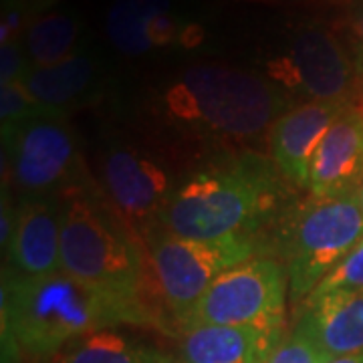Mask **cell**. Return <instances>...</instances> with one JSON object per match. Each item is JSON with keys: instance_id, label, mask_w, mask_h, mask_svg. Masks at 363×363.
Segmentation results:
<instances>
[{"instance_id": "1", "label": "cell", "mask_w": 363, "mask_h": 363, "mask_svg": "<svg viewBox=\"0 0 363 363\" xmlns=\"http://www.w3.org/2000/svg\"><path fill=\"white\" fill-rule=\"evenodd\" d=\"M150 313L104 295L59 271L18 277L4 271L2 335L28 357L49 359L71 341L121 323H150Z\"/></svg>"}, {"instance_id": "2", "label": "cell", "mask_w": 363, "mask_h": 363, "mask_svg": "<svg viewBox=\"0 0 363 363\" xmlns=\"http://www.w3.org/2000/svg\"><path fill=\"white\" fill-rule=\"evenodd\" d=\"M277 194L271 168L255 157L194 174L160 212L164 230L188 240L252 238Z\"/></svg>"}, {"instance_id": "3", "label": "cell", "mask_w": 363, "mask_h": 363, "mask_svg": "<svg viewBox=\"0 0 363 363\" xmlns=\"http://www.w3.org/2000/svg\"><path fill=\"white\" fill-rule=\"evenodd\" d=\"M164 105L172 121L234 142L257 138L285 113V99L271 81L218 63L182 71L164 93Z\"/></svg>"}, {"instance_id": "4", "label": "cell", "mask_w": 363, "mask_h": 363, "mask_svg": "<svg viewBox=\"0 0 363 363\" xmlns=\"http://www.w3.org/2000/svg\"><path fill=\"white\" fill-rule=\"evenodd\" d=\"M61 271L104 295L147 313L138 250L87 196L71 194L63 204Z\"/></svg>"}, {"instance_id": "5", "label": "cell", "mask_w": 363, "mask_h": 363, "mask_svg": "<svg viewBox=\"0 0 363 363\" xmlns=\"http://www.w3.org/2000/svg\"><path fill=\"white\" fill-rule=\"evenodd\" d=\"M363 238L357 192L315 198L298 208L285 228L283 255L293 303L307 301L339 260Z\"/></svg>"}, {"instance_id": "6", "label": "cell", "mask_w": 363, "mask_h": 363, "mask_svg": "<svg viewBox=\"0 0 363 363\" xmlns=\"http://www.w3.org/2000/svg\"><path fill=\"white\" fill-rule=\"evenodd\" d=\"M286 285V269L277 260L240 262L210 285L184 329L194 325H224L283 337Z\"/></svg>"}, {"instance_id": "7", "label": "cell", "mask_w": 363, "mask_h": 363, "mask_svg": "<svg viewBox=\"0 0 363 363\" xmlns=\"http://www.w3.org/2000/svg\"><path fill=\"white\" fill-rule=\"evenodd\" d=\"M147 247L157 289L182 327L190 321L198 303L222 272L252 259L257 248L247 236L200 242L168 230L150 236Z\"/></svg>"}, {"instance_id": "8", "label": "cell", "mask_w": 363, "mask_h": 363, "mask_svg": "<svg viewBox=\"0 0 363 363\" xmlns=\"http://www.w3.org/2000/svg\"><path fill=\"white\" fill-rule=\"evenodd\" d=\"M4 154H9L11 180L28 198H45L55 192L75 166V138L65 121V113L43 109L2 135Z\"/></svg>"}, {"instance_id": "9", "label": "cell", "mask_w": 363, "mask_h": 363, "mask_svg": "<svg viewBox=\"0 0 363 363\" xmlns=\"http://www.w3.org/2000/svg\"><path fill=\"white\" fill-rule=\"evenodd\" d=\"M269 77L291 89H301L313 101L351 104L355 67L337 35L323 26L301 28L283 57L272 59Z\"/></svg>"}, {"instance_id": "10", "label": "cell", "mask_w": 363, "mask_h": 363, "mask_svg": "<svg viewBox=\"0 0 363 363\" xmlns=\"http://www.w3.org/2000/svg\"><path fill=\"white\" fill-rule=\"evenodd\" d=\"M104 184L113 206L128 218L140 222L164 210L169 200V174L152 157L130 147H116L104 160Z\"/></svg>"}, {"instance_id": "11", "label": "cell", "mask_w": 363, "mask_h": 363, "mask_svg": "<svg viewBox=\"0 0 363 363\" xmlns=\"http://www.w3.org/2000/svg\"><path fill=\"white\" fill-rule=\"evenodd\" d=\"M363 184V107L350 104L315 150L309 192L315 198L357 192Z\"/></svg>"}, {"instance_id": "12", "label": "cell", "mask_w": 363, "mask_h": 363, "mask_svg": "<svg viewBox=\"0 0 363 363\" xmlns=\"http://www.w3.org/2000/svg\"><path fill=\"white\" fill-rule=\"evenodd\" d=\"M350 104L305 101L285 111L271 128L274 166L295 186H309V168L325 133Z\"/></svg>"}, {"instance_id": "13", "label": "cell", "mask_w": 363, "mask_h": 363, "mask_svg": "<svg viewBox=\"0 0 363 363\" xmlns=\"http://www.w3.org/2000/svg\"><path fill=\"white\" fill-rule=\"evenodd\" d=\"M63 206L49 198H28L18 208L9 245V272L18 277H47L61 271Z\"/></svg>"}, {"instance_id": "14", "label": "cell", "mask_w": 363, "mask_h": 363, "mask_svg": "<svg viewBox=\"0 0 363 363\" xmlns=\"http://www.w3.org/2000/svg\"><path fill=\"white\" fill-rule=\"evenodd\" d=\"M327 359L363 351V289L305 303L297 323Z\"/></svg>"}, {"instance_id": "15", "label": "cell", "mask_w": 363, "mask_h": 363, "mask_svg": "<svg viewBox=\"0 0 363 363\" xmlns=\"http://www.w3.org/2000/svg\"><path fill=\"white\" fill-rule=\"evenodd\" d=\"M281 339L248 327L194 325L184 329L180 363H262Z\"/></svg>"}, {"instance_id": "16", "label": "cell", "mask_w": 363, "mask_h": 363, "mask_svg": "<svg viewBox=\"0 0 363 363\" xmlns=\"http://www.w3.org/2000/svg\"><path fill=\"white\" fill-rule=\"evenodd\" d=\"M95 79L97 61L87 52H73L61 63L30 67L21 83L43 109L65 113L69 105L89 93Z\"/></svg>"}, {"instance_id": "17", "label": "cell", "mask_w": 363, "mask_h": 363, "mask_svg": "<svg viewBox=\"0 0 363 363\" xmlns=\"http://www.w3.org/2000/svg\"><path fill=\"white\" fill-rule=\"evenodd\" d=\"M51 363H174V359L109 327L71 341Z\"/></svg>"}, {"instance_id": "18", "label": "cell", "mask_w": 363, "mask_h": 363, "mask_svg": "<svg viewBox=\"0 0 363 363\" xmlns=\"http://www.w3.org/2000/svg\"><path fill=\"white\" fill-rule=\"evenodd\" d=\"M81 37V21L67 13L39 14L26 23L23 49L33 67H49L71 57Z\"/></svg>"}, {"instance_id": "19", "label": "cell", "mask_w": 363, "mask_h": 363, "mask_svg": "<svg viewBox=\"0 0 363 363\" xmlns=\"http://www.w3.org/2000/svg\"><path fill=\"white\" fill-rule=\"evenodd\" d=\"M174 0H116L105 18L107 39L117 51L128 57H140L152 51L147 43V26L160 14L169 13Z\"/></svg>"}, {"instance_id": "20", "label": "cell", "mask_w": 363, "mask_h": 363, "mask_svg": "<svg viewBox=\"0 0 363 363\" xmlns=\"http://www.w3.org/2000/svg\"><path fill=\"white\" fill-rule=\"evenodd\" d=\"M359 289H363V238L325 274L323 281L315 286V291L305 303H311L315 298L327 297L339 291H359Z\"/></svg>"}, {"instance_id": "21", "label": "cell", "mask_w": 363, "mask_h": 363, "mask_svg": "<svg viewBox=\"0 0 363 363\" xmlns=\"http://www.w3.org/2000/svg\"><path fill=\"white\" fill-rule=\"evenodd\" d=\"M40 105L33 99L26 87L16 81L9 85H0V121H2V135L11 133L23 121L35 116Z\"/></svg>"}, {"instance_id": "22", "label": "cell", "mask_w": 363, "mask_h": 363, "mask_svg": "<svg viewBox=\"0 0 363 363\" xmlns=\"http://www.w3.org/2000/svg\"><path fill=\"white\" fill-rule=\"evenodd\" d=\"M30 67L21 39L0 45V85L23 81Z\"/></svg>"}, {"instance_id": "23", "label": "cell", "mask_w": 363, "mask_h": 363, "mask_svg": "<svg viewBox=\"0 0 363 363\" xmlns=\"http://www.w3.org/2000/svg\"><path fill=\"white\" fill-rule=\"evenodd\" d=\"M16 218H18V210L11 204L9 196L2 194V220H0V245H2V250H6L11 240H13Z\"/></svg>"}, {"instance_id": "24", "label": "cell", "mask_w": 363, "mask_h": 363, "mask_svg": "<svg viewBox=\"0 0 363 363\" xmlns=\"http://www.w3.org/2000/svg\"><path fill=\"white\" fill-rule=\"evenodd\" d=\"M55 2L57 0H4V4H13L16 9H21L28 18L39 16L43 11H47Z\"/></svg>"}, {"instance_id": "25", "label": "cell", "mask_w": 363, "mask_h": 363, "mask_svg": "<svg viewBox=\"0 0 363 363\" xmlns=\"http://www.w3.org/2000/svg\"><path fill=\"white\" fill-rule=\"evenodd\" d=\"M202 39V28L196 25L186 26V28H182V35H180V43L184 45H192V43H200Z\"/></svg>"}, {"instance_id": "26", "label": "cell", "mask_w": 363, "mask_h": 363, "mask_svg": "<svg viewBox=\"0 0 363 363\" xmlns=\"http://www.w3.org/2000/svg\"><path fill=\"white\" fill-rule=\"evenodd\" d=\"M351 28H353V37H355V40H357V45H359V49L363 52V11L357 14V18L353 21Z\"/></svg>"}, {"instance_id": "27", "label": "cell", "mask_w": 363, "mask_h": 363, "mask_svg": "<svg viewBox=\"0 0 363 363\" xmlns=\"http://www.w3.org/2000/svg\"><path fill=\"white\" fill-rule=\"evenodd\" d=\"M325 363H363V351L351 353V355H341V357H331Z\"/></svg>"}, {"instance_id": "28", "label": "cell", "mask_w": 363, "mask_h": 363, "mask_svg": "<svg viewBox=\"0 0 363 363\" xmlns=\"http://www.w3.org/2000/svg\"><path fill=\"white\" fill-rule=\"evenodd\" d=\"M357 200H359V206H362V212H363V184L357 188Z\"/></svg>"}]
</instances>
